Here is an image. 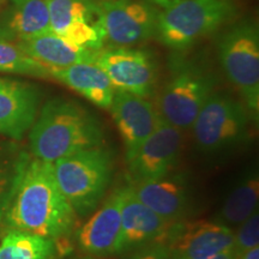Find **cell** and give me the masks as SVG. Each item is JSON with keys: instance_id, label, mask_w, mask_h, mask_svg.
<instances>
[{"instance_id": "24", "label": "cell", "mask_w": 259, "mask_h": 259, "mask_svg": "<svg viewBox=\"0 0 259 259\" xmlns=\"http://www.w3.org/2000/svg\"><path fill=\"white\" fill-rule=\"evenodd\" d=\"M259 246V213L254 211L248 219L239 225L234 234V247L236 254L244 253L252 247Z\"/></svg>"}, {"instance_id": "9", "label": "cell", "mask_w": 259, "mask_h": 259, "mask_svg": "<svg viewBox=\"0 0 259 259\" xmlns=\"http://www.w3.org/2000/svg\"><path fill=\"white\" fill-rule=\"evenodd\" d=\"M156 241L170 259H206L232 250L234 232L216 221H176Z\"/></svg>"}, {"instance_id": "14", "label": "cell", "mask_w": 259, "mask_h": 259, "mask_svg": "<svg viewBox=\"0 0 259 259\" xmlns=\"http://www.w3.org/2000/svg\"><path fill=\"white\" fill-rule=\"evenodd\" d=\"M40 93L32 84L0 77V135L21 139L36 120Z\"/></svg>"}, {"instance_id": "22", "label": "cell", "mask_w": 259, "mask_h": 259, "mask_svg": "<svg viewBox=\"0 0 259 259\" xmlns=\"http://www.w3.org/2000/svg\"><path fill=\"white\" fill-rule=\"evenodd\" d=\"M57 252L53 239L8 229L0 241V259H52Z\"/></svg>"}, {"instance_id": "3", "label": "cell", "mask_w": 259, "mask_h": 259, "mask_svg": "<svg viewBox=\"0 0 259 259\" xmlns=\"http://www.w3.org/2000/svg\"><path fill=\"white\" fill-rule=\"evenodd\" d=\"M236 12L235 0H164L155 36L171 50H185L231 22Z\"/></svg>"}, {"instance_id": "21", "label": "cell", "mask_w": 259, "mask_h": 259, "mask_svg": "<svg viewBox=\"0 0 259 259\" xmlns=\"http://www.w3.org/2000/svg\"><path fill=\"white\" fill-rule=\"evenodd\" d=\"M259 198V178L257 173L246 176L228 194L216 222L227 227L239 226L257 211Z\"/></svg>"}, {"instance_id": "18", "label": "cell", "mask_w": 259, "mask_h": 259, "mask_svg": "<svg viewBox=\"0 0 259 259\" xmlns=\"http://www.w3.org/2000/svg\"><path fill=\"white\" fill-rule=\"evenodd\" d=\"M132 189L144 205L167 221H178L185 215L189 208L186 185L179 179L166 176L157 179L137 181V185L132 186Z\"/></svg>"}, {"instance_id": "13", "label": "cell", "mask_w": 259, "mask_h": 259, "mask_svg": "<svg viewBox=\"0 0 259 259\" xmlns=\"http://www.w3.org/2000/svg\"><path fill=\"white\" fill-rule=\"evenodd\" d=\"M109 109L124 142L127 161L131 160L157 127L161 116L156 107L145 97L120 90H115Z\"/></svg>"}, {"instance_id": "5", "label": "cell", "mask_w": 259, "mask_h": 259, "mask_svg": "<svg viewBox=\"0 0 259 259\" xmlns=\"http://www.w3.org/2000/svg\"><path fill=\"white\" fill-rule=\"evenodd\" d=\"M220 61L252 116L259 112V29L253 19L231 25L219 45Z\"/></svg>"}, {"instance_id": "1", "label": "cell", "mask_w": 259, "mask_h": 259, "mask_svg": "<svg viewBox=\"0 0 259 259\" xmlns=\"http://www.w3.org/2000/svg\"><path fill=\"white\" fill-rule=\"evenodd\" d=\"M0 219L8 229L54 241L72 234L77 226L76 212L58 186L53 163L35 156L17 164Z\"/></svg>"}, {"instance_id": "11", "label": "cell", "mask_w": 259, "mask_h": 259, "mask_svg": "<svg viewBox=\"0 0 259 259\" xmlns=\"http://www.w3.org/2000/svg\"><path fill=\"white\" fill-rule=\"evenodd\" d=\"M47 5L53 34L78 46L102 50L96 0H47Z\"/></svg>"}, {"instance_id": "27", "label": "cell", "mask_w": 259, "mask_h": 259, "mask_svg": "<svg viewBox=\"0 0 259 259\" xmlns=\"http://www.w3.org/2000/svg\"><path fill=\"white\" fill-rule=\"evenodd\" d=\"M238 259H259V246H255V247L245 251L244 253L239 254Z\"/></svg>"}, {"instance_id": "10", "label": "cell", "mask_w": 259, "mask_h": 259, "mask_svg": "<svg viewBox=\"0 0 259 259\" xmlns=\"http://www.w3.org/2000/svg\"><path fill=\"white\" fill-rule=\"evenodd\" d=\"M95 63L105 71L115 90L148 97L154 92L156 65L150 53L131 47H108Z\"/></svg>"}, {"instance_id": "28", "label": "cell", "mask_w": 259, "mask_h": 259, "mask_svg": "<svg viewBox=\"0 0 259 259\" xmlns=\"http://www.w3.org/2000/svg\"><path fill=\"white\" fill-rule=\"evenodd\" d=\"M238 257H239V255L236 254V252L232 248V250L222 252V253L212 255V257L206 258V259H238Z\"/></svg>"}, {"instance_id": "23", "label": "cell", "mask_w": 259, "mask_h": 259, "mask_svg": "<svg viewBox=\"0 0 259 259\" xmlns=\"http://www.w3.org/2000/svg\"><path fill=\"white\" fill-rule=\"evenodd\" d=\"M0 72L50 78V70L29 57L15 42L0 40Z\"/></svg>"}, {"instance_id": "20", "label": "cell", "mask_w": 259, "mask_h": 259, "mask_svg": "<svg viewBox=\"0 0 259 259\" xmlns=\"http://www.w3.org/2000/svg\"><path fill=\"white\" fill-rule=\"evenodd\" d=\"M17 45L48 70L63 69L80 63H95L100 52L74 45L52 31Z\"/></svg>"}, {"instance_id": "25", "label": "cell", "mask_w": 259, "mask_h": 259, "mask_svg": "<svg viewBox=\"0 0 259 259\" xmlns=\"http://www.w3.org/2000/svg\"><path fill=\"white\" fill-rule=\"evenodd\" d=\"M131 259H170V257L166 248L157 244L138 252Z\"/></svg>"}, {"instance_id": "19", "label": "cell", "mask_w": 259, "mask_h": 259, "mask_svg": "<svg viewBox=\"0 0 259 259\" xmlns=\"http://www.w3.org/2000/svg\"><path fill=\"white\" fill-rule=\"evenodd\" d=\"M52 78L59 80L94 105L109 109L115 89L105 71L96 63H80L63 69L50 70Z\"/></svg>"}, {"instance_id": "6", "label": "cell", "mask_w": 259, "mask_h": 259, "mask_svg": "<svg viewBox=\"0 0 259 259\" xmlns=\"http://www.w3.org/2000/svg\"><path fill=\"white\" fill-rule=\"evenodd\" d=\"M213 88L215 79L205 69L189 61L178 64L158 97V114L180 131L191 130Z\"/></svg>"}, {"instance_id": "2", "label": "cell", "mask_w": 259, "mask_h": 259, "mask_svg": "<svg viewBox=\"0 0 259 259\" xmlns=\"http://www.w3.org/2000/svg\"><path fill=\"white\" fill-rule=\"evenodd\" d=\"M31 153L46 162L78 151L101 147L105 134L101 122L89 111L70 100H50L42 107L30 134Z\"/></svg>"}, {"instance_id": "8", "label": "cell", "mask_w": 259, "mask_h": 259, "mask_svg": "<svg viewBox=\"0 0 259 259\" xmlns=\"http://www.w3.org/2000/svg\"><path fill=\"white\" fill-rule=\"evenodd\" d=\"M105 44L132 47L156 35L158 10L143 0H96Z\"/></svg>"}, {"instance_id": "4", "label": "cell", "mask_w": 259, "mask_h": 259, "mask_svg": "<svg viewBox=\"0 0 259 259\" xmlns=\"http://www.w3.org/2000/svg\"><path fill=\"white\" fill-rule=\"evenodd\" d=\"M53 163L58 186L78 216L93 212L111 184L113 157L101 147L69 155Z\"/></svg>"}, {"instance_id": "12", "label": "cell", "mask_w": 259, "mask_h": 259, "mask_svg": "<svg viewBox=\"0 0 259 259\" xmlns=\"http://www.w3.org/2000/svg\"><path fill=\"white\" fill-rule=\"evenodd\" d=\"M181 131L161 118L157 127L128 160V167L137 181L168 176L176 166L181 150Z\"/></svg>"}, {"instance_id": "7", "label": "cell", "mask_w": 259, "mask_h": 259, "mask_svg": "<svg viewBox=\"0 0 259 259\" xmlns=\"http://www.w3.org/2000/svg\"><path fill=\"white\" fill-rule=\"evenodd\" d=\"M248 114L240 101L213 92L191 127L197 148L204 153H219L241 143L247 135Z\"/></svg>"}, {"instance_id": "15", "label": "cell", "mask_w": 259, "mask_h": 259, "mask_svg": "<svg viewBox=\"0 0 259 259\" xmlns=\"http://www.w3.org/2000/svg\"><path fill=\"white\" fill-rule=\"evenodd\" d=\"M121 232V193L116 190L76 234L83 252L93 255L118 253Z\"/></svg>"}, {"instance_id": "26", "label": "cell", "mask_w": 259, "mask_h": 259, "mask_svg": "<svg viewBox=\"0 0 259 259\" xmlns=\"http://www.w3.org/2000/svg\"><path fill=\"white\" fill-rule=\"evenodd\" d=\"M10 189V183L8 177H6L5 171L0 167V211H2L3 204L5 202V197L8 194V191Z\"/></svg>"}, {"instance_id": "17", "label": "cell", "mask_w": 259, "mask_h": 259, "mask_svg": "<svg viewBox=\"0 0 259 259\" xmlns=\"http://www.w3.org/2000/svg\"><path fill=\"white\" fill-rule=\"evenodd\" d=\"M50 31L47 0H9L0 10V40L19 44Z\"/></svg>"}, {"instance_id": "16", "label": "cell", "mask_w": 259, "mask_h": 259, "mask_svg": "<svg viewBox=\"0 0 259 259\" xmlns=\"http://www.w3.org/2000/svg\"><path fill=\"white\" fill-rule=\"evenodd\" d=\"M121 232L118 253L131 250L151 240H157L171 223L137 198L132 186L120 189Z\"/></svg>"}]
</instances>
